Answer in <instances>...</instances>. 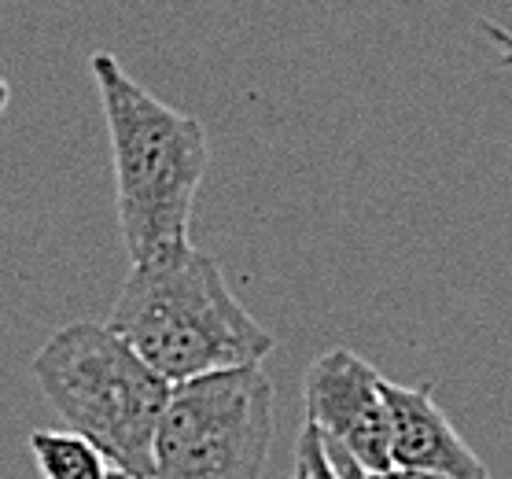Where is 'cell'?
I'll return each instance as SVG.
<instances>
[{"instance_id":"5bb4252c","label":"cell","mask_w":512,"mask_h":479,"mask_svg":"<svg viewBox=\"0 0 512 479\" xmlns=\"http://www.w3.org/2000/svg\"><path fill=\"white\" fill-rule=\"evenodd\" d=\"M107 479H129V476H122V472H111V476H107Z\"/></svg>"},{"instance_id":"7a4b0ae2","label":"cell","mask_w":512,"mask_h":479,"mask_svg":"<svg viewBox=\"0 0 512 479\" xmlns=\"http://www.w3.org/2000/svg\"><path fill=\"white\" fill-rule=\"evenodd\" d=\"M107 328L170 387L262 365L277 347L273 332L233 295L218 258L196 247L129 269Z\"/></svg>"},{"instance_id":"8992f818","label":"cell","mask_w":512,"mask_h":479,"mask_svg":"<svg viewBox=\"0 0 512 479\" xmlns=\"http://www.w3.org/2000/svg\"><path fill=\"white\" fill-rule=\"evenodd\" d=\"M384 402L391 417V468L443 472L454 479H490L479 454L457 435L428 384L406 387L384 376Z\"/></svg>"},{"instance_id":"9c48e42d","label":"cell","mask_w":512,"mask_h":479,"mask_svg":"<svg viewBox=\"0 0 512 479\" xmlns=\"http://www.w3.org/2000/svg\"><path fill=\"white\" fill-rule=\"evenodd\" d=\"M321 443H325V439H321ZM325 454H328V465H332V472H336L339 479H373L347 450H339L336 443H325Z\"/></svg>"},{"instance_id":"8fae6325","label":"cell","mask_w":512,"mask_h":479,"mask_svg":"<svg viewBox=\"0 0 512 479\" xmlns=\"http://www.w3.org/2000/svg\"><path fill=\"white\" fill-rule=\"evenodd\" d=\"M373 479H454V476H443V472H420V468H387V472H376Z\"/></svg>"},{"instance_id":"7c38bea8","label":"cell","mask_w":512,"mask_h":479,"mask_svg":"<svg viewBox=\"0 0 512 479\" xmlns=\"http://www.w3.org/2000/svg\"><path fill=\"white\" fill-rule=\"evenodd\" d=\"M8 82H4V78H0V115H4V107H8Z\"/></svg>"},{"instance_id":"ba28073f","label":"cell","mask_w":512,"mask_h":479,"mask_svg":"<svg viewBox=\"0 0 512 479\" xmlns=\"http://www.w3.org/2000/svg\"><path fill=\"white\" fill-rule=\"evenodd\" d=\"M295 461L306 468V476H310V479H339L336 472H332V465H328L321 432H317L310 421H306L303 432H299V443H295Z\"/></svg>"},{"instance_id":"52a82bcc","label":"cell","mask_w":512,"mask_h":479,"mask_svg":"<svg viewBox=\"0 0 512 479\" xmlns=\"http://www.w3.org/2000/svg\"><path fill=\"white\" fill-rule=\"evenodd\" d=\"M30 450L45 479H107V457L74 432H30Z\"/></svg>"},{"instance_id":"5b68a950","label":"cell","mask_w":512,"mask_h":479,"mask_svg":"<svg viewBox=\"0 0 512 479\" xmlns=\"http://www.w3.org/2000/svg\"><path fill=\"white\" fill-rule=\"evenodd\" d=\"M384 376L354 351H328L306 369V421L347 450L369 476L391 468V417Z\"/></svg>"},{"instance_id":"3957f363","label":"cell","mask_w":512,"mask_h":479,"mask_svg":"<svg viewBox=\"0 0 512 479\" xmlns=\"http://www.w3.org/2000/svg\"><path fill=\"white\" fill-rule=\"evenodd\" d=\"M30 369L48 406L74 435L111 457L115 472L152 479L155 428L170 384L129 351L126 339L96 321H74L45 339Z\"/></svg>"},{"instance_id":"30bf717a","label":"cell","mask_w":512,"mask_h":479,"mask_svg":"<svg viewBox=\"0 0 512 479\" xmlns=\"http://www.w3.org/2000/svg\"><path fill=\"white\" fill-rule=\"evenodd\" d=\"M479 30H483V34L490 37V45L501 52V63H505V67H512V34H509V30H505V26H498V23H490V19H483V23H479Z\"/></svg>"},{"instance_id":"4fadbf2b","label":"cell","mask_w":512,"mask_h":479,"mask_svg":"<svg viewBox=\"0 0 512 479\" xmlns=\"http://www.w3.org/2000/svg\"><path fill=\"white\" fill-rule=\"evenodd\" d=\"M291 479H310V476H306V468L299 465V461H295V476H291Z\"/></svg>"},{"instance_id":"6da1fadb","label":"cell","mask_w":512,"mask_h":479,"mask_svg":"<svg viewBox=\"0 0 512 479\" xmlns=\"http://www.w3.org/2000/svg\"><path fill=\"white\" fill-rule=\"evenodd\" d=\"M107 141L115 159V207L133 266L192 247V207L207 174V129L133 82L111 52H93Z\"/></svg>"},{"instance_id":"277c9868","label":"cell","mask_w":512,"mask_h":479,"mask_svg":"<svg viewBox=\"0 0 512 479\" xmlns=\"http://www.w3.org/2000/svg\"><path fill=\"white\" fill-rule=\"evenodd\" d=\"M273 398L262 365L174 384L155 428L152 479H262L277 432Z\"/></svg>"}]
</instances>
